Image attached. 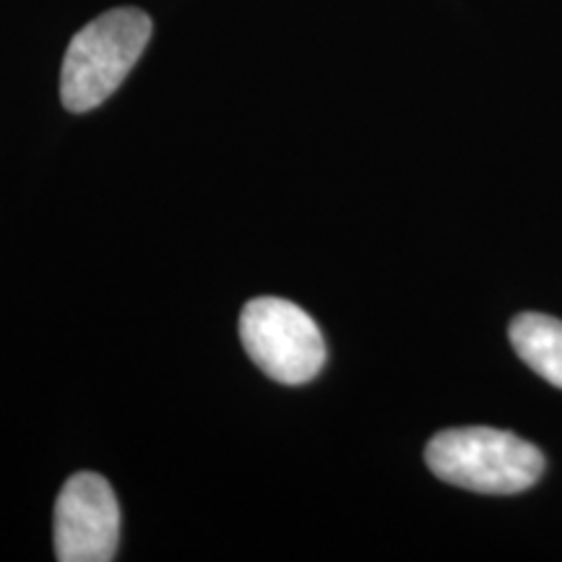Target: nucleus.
Listing matches in <instances>:
<instances>
[{"label":"nucleus","instance_id":"f257e3e1","mask_svg":"<svg viewBox=\"0 0 562 562\" xmlns=\"http://www.w3.org/2000/svg\"><path fill=\"white\" fill-rule=\"evenodd\" d=\"M425 461L438 480L482 495H516L544 474L537 446L495 427L442 430L427 442Z\"/></svg>","mask_w":562,"mask_h":562},{"label":"nucleus","instance_id":"39448f33","mask_svg":"<svg viewBox=\"0 0 562 562\" xmlns=\"http://www.w3.org/2000/svg\"><path fill=\"white\" fill-rule=\"evenodd\" d=\"M510 344L516 355L562 391V321L542 313H524L510 323Z\"/></svg>","mask_w":562,"mask_h":562},{"label":"nucleus","instance_id":"7ed1b4c3","mask_svg":"<svg viewBox=\"0 0 562 562\" xmlns=\"http://www.w3.org/2000/svg\"><path fill=\"white\" fill-rule=\"evenodd\" d=\"M240 339L271 381L305 385L326 364V339L311 315L281 297H256L243 307Z\"/></svg>","mask_w":562,"mask_h":562},{"label":"nucleus","instance_id":"20e7f679","mask_svg":"<svg viewBox=\"0 0 562 562\" xmlns=\"http://www.w3.org/2000/svg\"><path fill=\"white\" fill-rule=\"evenodd\" d=\"M55 558L60 562H110L121 542V505L110 482L79 472L63 484L53 518Z\"/></svg>","mask_w":562,"mask_h":562},{"label":"nucleus","instance_id":"f03ea898","mask_svg":"<svg viewBox=\"0 0 562 562\" xmlns=\"http://www.w3.org/2000/svg\"><path fill=\"white\" fill-rule=\"evenodd\" d=\"M151 19L138 9H112L70 40L60 70V100L89 112L125 81L151 40Z\"/></svg>","mask_w":562,"mask_h":562}]
</instances>
